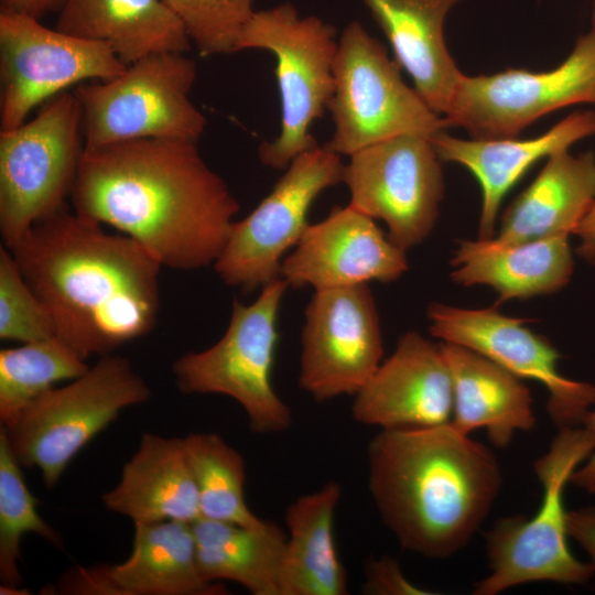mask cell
<instances>
[{"instance_id": "obj_1", "label": "cell", "mask_w": 595, "mask_h": 595, "mask_svg": "<svg viewBox=\"0 0 595 595\" xmlns=\"http://www.w3.org/2000/svg\"><path fill=\"white\" fill-rule=\"evenodd\" d=\"M196 144L149 138L84 149L73 212L131 237L162 267L214 264L240 206Z\"/></svg>"}, {"instance_id": "obj_2", "label": "cell", "mask_w": 595, "mask_h": 595, "mask_svg": "<svg viewBox=\"0 0 595 595\" xmlns=\"http://www.w3.org/2000/svg\"><path fill=\"white\" fill-rule=\"evenodd\" d=\"M10 250L56 337L82 359L115 354L155 327L162 264L131 237L65 207Z\"/></svg>"}, {"instance_id": "obj_3", "label": "cell", "mask_w": 595, "mask_h": 595, "mask_svg": "<svg viewBox=\"0 0 595 595\" xmlns=\"http://www.w3.org/2000/svg\"><path fill=\"white\" fill-rule=\"evenodd\" d=\"M368 488L399 544L428 559L462 551L502 487L494 452L450 422L380 430L367 447Z\"/></svg>"}, {"instance_id": "obj_4", "label": "cell", "mask_w": 595, "mask_h": 595, "mask_svg": "<svg viewBox=\"0 0 595 595\" xmlns=\"http://www.w3.org/2000/svg\"><path fill=\"white\" fill-rule=\"evenodd\" d=\"M593 410L584 424L559 430L536 459L533 470L542 486L537 512L500 518L486 532L489 573L474 584V595H497L534 582L583 585L593 578L591 563L570 550L564 507L572 474L595 451Z\"/></svg>"}, {"instance_id": "obj_5", "label": "cell", "mask_w": 595, "mask_h": 595, "mask_svg": "<svg viewBox=\"0 0 595 595\" xmlns=\"http://www.w3.org/2000/svg\"><path fill=\"white\" fill-rule=\"evenodd\" d=\"M151 390L130 360L98 357L82 376L35 399L6 431L23 468H36L44 486L57 485L69 463L126 408L145 402Z\"/></svg>"}, {"instance_id": "obj_6", "label": "cell", "mask_w": 595, "mask_h": 595, "mask_svg": "<svg viewBox=\"0 0 595 595\" xmlns=\"http://www.w3.org/2000/svg\"><path fill=\"white\" fill-rule=\"evenodd\" d=\"M288 288L279 278L264 285L251 304L234 300L223 337L207 349L186 353L174 361L177 389L186 394L216 393L234 399L253 433L289 430L292 411L272 385L277 321Z\"/></svg>"}, {"instance_id": "obj_7", "label": "cell", "mask_w": 595, "mask_h": 595, "mask_svg": "<svg viewBox=\"0 0 595 595\" xmlns=\"http://www.w3.org/2000/svg\"><path fill=\"white\" fill-rule=\"evenodd\" d=\"M196 75L184 53L162 52L77 86L84 149L149 138L197 143L207 120L190 99Z\"/></svg>"}, {"instance_id": "obj_8", "label": "cell", "mask_w": 595, "mask_h": 595, "mask_svg": "<svg viewBox=\"0 0 595 595\" xmlns=\"http://www.w3.org/2000/svg\"><path fill=\"white\" fill-rule=\"evenodd\" d=\"M400 68L359 22L345 28L333 64L334 91L327 109L335 130L326 149L349 156L396 136L432 138L448 127L403 82Z\"/></svg>"}, {"instance_id": "obj_9", "label": "cell", "mask_w": 595, "mask_h": 595, "mask_svg": "<svg viewBox=\"0 0 595 595\" xmlns=\"http://www.w3.org/2000/svg\"><path fill=\"white\" fill-rule=\"evenodd\" d=\"M335 35L332 25L316 17L301 18L290 3L255 11L244 26L237 51L267 50L277 58L281 131L260 144L262 164L285 170L295 156L318 145L310 128L334 91Z\"/></svg>"}, {"instance_id": "obj_10", "label": "cell", "mask_w": 595, "mask_h": 595, "mask_svg": "<svg viewBox=\"0 0 595 595\" xmlns=\"http://www.w3.org/2000/svg\"><path fill=\"white\" fill-rule=\"evenodd\" d=\"M84 152L74 93L48 99L30 121L0 132V231L12 248L39 220L65 208Z\"/></svg>"}, {"instance_id": "obj_11", "label": "cell", "mask_w": 595, "mask_h": 595, "mask_svg": "<svg viewBox=\"0 0 595 595\" xmlns=\"http://www.w3.org/2000/svg\"><path fill=\"white\" fill-rule=\"evenodd\" d=\"M583 102L595 104V24L551 71L462 74L443 118L475 139L513 138L542 116Z\"/></svg>"}, {"instance_id": "obj_12", "label": "cell", "mask_w": 595, "mask_h": 595, "mask_svg": "<svg viewBox=\"0 0 595 595\" xmlns=\"http://www.w3.org/2000/svg\"><path fill=\"white\" fill-rule=\"evenodd\" d=\"M343 170L340 155L324 145L295 156L269 195L247 217L234 221L214 263L223 282L251 293L281 278V258L310 225L312 203L342 182Z\"/></svg>"}, {"instance_id": "obj_13", "label": "cell", "mask_w": 595, "mask_h": 595, "mask_svg": "<svg viewBox=\"0 0 595 595\" xmlns=\"http://www.w3.org/2000/svg\"><path fill=\"white\" fill-rule=\"evenodd\" d=\"M441 160L431 138L400 134L368 145L344 165L349 206L381 219L389 240L408 249L431 234L444 193Z\"/></svg>"}, {"instance_id": "obj_14", "label": "cell", "mask_w": 595, "mask_h": 595, "mask_svg": "<svg viewBox=\"0 0 595 595\" xmlns=\"http://www.w3.org/2000/svg\"><path fill=\"white\" fill-rule=\"evenodd\" d=\"M126 68L106 42L0 10L1 131L23 125L31 110L67 87L88 79L109 80Z\"/></svg>"}, {"instance_id": "obj_15", "label": "cell", "mask_w": 595, "mask_h": 595, "mask_svg": "<svg viewBox=\"0 0 595 595\" xmlns=\"http://www.w3.org/2000/svg\"><path fill=\"white\" fill-rule=\"evenodd\" d=\"M430 332L442 340L469 348L520 379L540 382L548 390L547 411L558 430L585 423L595 409V386L564 377L561 355L543 336L528 328L527 320L507 316L496 307L462 309L432 303Z\"/></svg>"}, {"instance_id": "obj_16", "label": "cell", "mask_w": 595, "mask_h": 595, "mask_svg": "<svg viewBox=\"0 0 595 595\" xmlns=\"http://www.w3.org/2000/svg\"><path fill=\"white\" fill-rule=\"evenodd\" d=\"M299 385L315 401L355 396L381 364L376 302L367 284L317 290L305 309Z\"/></svg>"}, {"instance_id": "obj_17", "label": "cell", "mask_w": 595, "mask_h": 595, "mask_svg": "<svg viewBox=\"0 0 595 595\" xmlns=\"http://www.w3.org/2000/svg\"><path fill=\"white\" fill-rule=\"evenodd\" d=\"M408 270L405 251L392 244L370 216L335 206L309 225L295 250L282 261L290 288L317 290L392 282Z\"/></svg>"}, {"instance_id": "obj_18", "label": "cell", "mask_w": 595, "mask_h": 595, "mask_svg": "<svg viewBox=\"0 0 595 595\" xmlns=\"http://www.w3.org/2000/svg\"><path fill=\"white\" fill-rule=\"evenodd\" d=\"M453 383L436 345L408 332L394 351L355 394L354 420L380 430L419 429L451 422Z\"/></svg>"}, {"instance_id": "obj_19", "label": "cell", "mask_w": 595, "mask_h": 595, "mask_svg": "<svg viewBox=\"0 0 595 595\" xmlns=\"http://www.w3.org/2000/svg\"><path fill=\"white\" fill-rule=\"evenodd\" d=\"M595 134V112H573L547 132L530 139H459L441 131L431 138L441 161L459 164L482 190L479 239L495 236L500 204L508 191L539 160L569 150Z\"/></svg>"}, {"instance_id": "obj_20", "label": "cell", "mask_w": 595, "mask_h": 595, "mask_svg": "<svg viewBox=\"0 0 595 595\" xmlns=\"http://www.w3.org/2000/svg\"><path fill=\"white\" fill-rule=\"evenodd\" d=\"M102 502L133 523H193L199 519L198 491L184 440L144 432L118 484L102 495Z\"/></svg>"}, {"instance_id": "obj_21", "label": "cell", "mask_w": 595, "mask_h": 595, "mask_svg": "<svg viewBox=\"0 0 595 595\" xmlns=\"http://www.w3.org/2000/svg\"><path fill=\"white\" fill-rule=\"evenodd\" d=\"M387 36L394 60L426 105L444 117L463 74L444 39V21L461 0H363Z\"/></svg>"}, {"instance_id": "obj_22", "label": "cell", "mask_w": 595, "mask_h": 595, "mask_svg": "<svg viewBox=\"0 0 595 595\" xmlns=\"http://www.w3.org/2000/svg\"><path fill=\"white\" fill-rule=\"evenodd\" d=\"M453 383L451 424L461 433L485 429L496 447H506L537 419L522 379L489 358L459 345L441 343Z\"/></svg>"}, {"instance_id": "obj_23", "label": "cell", "mask_w": 595, "mask_h": 595, "mask_svg": "<svg viewBox=\"0 0 595 595\" xmlns=\"http://www.w3.org/2000/svg\"><path fill=\"white\" fill-rule=\"evenodd\" d=\"M451 264L454 282L491 286L499 303L554 293L570 281L574 268L565 236L521 242L464 240Z\"/></svg>"}, {"instance_id": "obj_24", "label": "cell", "mask_w": 595, "mask_h": 595, "mask_svg": "<svg viewBox=\"0 0 595 595\" xmlns=\"http://www.w3.org/2000/svg\"><path fill=\"white\" fill-rule=\"evenodd\" d=\"M533 182L509 205L499 231L502 242L574 234L595 202V155L553 153Z\"/></svg>"}, {"instance_id": "obj_25", "label": "cell", "mask_w": 595, "mask_h": 595, "mask_svg": "<svg viewBox=\"0 0 595 595\" xmlns=\"http://www.w3.org/2000/svg\"><path fill=\"white\" fill-rule=\"evenodd\" d=\"M55 29L108 43L127 66L155 53H185L192 44L163 0H66Z\"/></svg>"}, {"instance_id": "obj_26", "label": "cell", "mask_w": 595, "mask_h": 595, "mask_svg": "<svg viewBox=\"0 0 595 595\" xmlns=\"http://www.w3.org/2000/svg\"><path fill=\"white\" fill-rule=\"evenodd\" d=\"M110 594L217 595L226 588L199 572L192 523H134L132 551L122 563L101 565Z\"/></svg>"}, {"instance_id": "obj_27", "label": "cell", "mask_w": 595, "mask_h": 595, "mask_svg": "<svg viewBox=\"0 0 595 595\" xmlns=\"http://www.w3.org/2000/svg\"><path fill=\"white\" fill-rule=\"evenodd\" d=\"M340 497V485L331 480L289 505L280 595L348 594V576L334 536L335 510Z\"/></svg>"}, {"instance_id": "obj_28", "label": "cell", "mask_w": 595, "mask_h": 595, "mask_svg": "<svg viewBox=\"0 0 595 595\" xmlns=\"http://www.w3.org/2000/svg\"><path fill=\"white\" fill-rule=\"evenodd\" d=\"M192 528L205 581H230L253 595H280L286 536L277 523L262 520L247 527L199 518Z\"/></svg>"}, {"instance_id": "obj_29", "label": "cell", "mask_w": 595, "mask_h": 595, "mask_svg": "<svg viewBox=\"0 0 595 595\" xmlns=\"http://www.w3.org/2000/svg\"><path fill=\"white\" fill-rule=\"evenodd\" d=\"M89 368L57 337L0 350V425H11L40 396L56 383Z\"/></svg>"}, {"instance_id": "obj_30", "label": "cell", "mask_w": 595, "mask_h": 595, "mask_svg": "<svg viewBox=\"0 0 595 595\" xmlns=\"http://www.w3.org/2000/svg\"><path fill=\"white\" fill-rule=\"evenodd\" d=\"M196 483L201 518L240 526L262 519L245 498L246 464L241 454L217 433H191L183 437Z\"/></svg>"}, {"instance_id": "obj_31", "label": "cell", "mask_w": 595, "mask_h": 595, "mask_svg": "<svg viewBox=\"0 0 595 595\" xmlns=\"http://www.w3.org/2000/svg\"><path fill=\"white\" fill-rule=\"evenodd\" d=\"M22 468L0 426V580L18 587L22 582L20 542L25 533H35L57 548L63 545L61 534L39 513V501L29 490Z\"/></svg>"}, {"instance_id": "obj_32", "label": "cell", "mask_w": 595, "mask_h": 595, "mask_svg": "<svg viewBox=\"0 0 595 595\" xmlns=\"http://www.w3.org/2000/svg\"><path fill=\"white\" fill-rule=\"evenodd\" d=\"M203 56L237 52L253 0H163Z\"/></svg>"}, {"instance_id": "obj_33", "label": "cell", "mask_w": 595, "mask_h": 595, "mask_svg": "<svg viewBox=\"0 0 595 595\" xmlns=\"http://www.w3.org/2000/svg\"><path fill=\"white\" fill-rule=\"evenodd\" d=\"M56 337L52 317L23 278L9 248L0 246V338L31 343Z\"/></svg>"}, {"instance_id": "obj_34", "label": "cell", "mask_w": 595, "mask_h": 595, "mask_svg": "<svg viewBox=\"0 0 595 595\" xmlns=\"http://www.w3.org/2000/svg\"><path fill=\"white\" fill-rule=\"evenodd\" d=\"M361 589L369 595L430 594L412 584L402 573L399 563L388 555L367 564Z\"/></svg>"}, {"instance_id": "obj_35", "label": "cell", "mask_w": 595, "mask_h": 595, "mask_svg": "<svg viewBox=\"0 0 595 595\" xmlns=\"http://www.w3.org/2000/svg\"><path fill=\"white\" fill-rule=\"evenodd\" d=\"M566 526L569 537L587 553L595 570V507L567 510Z\"/></svg>"}, {"instance_id": "obj_36", "label": "cell", "mask_w": 595, "mask_h": 595, "mask_svg": "<svg viewBox=\"0 0 595 595\" xmlns=\"http://www.w3.org/2000/svg\"><path fill=\"white\" fill-rule=\"evenodd\" d=\"M66 0H0L1 10L22 13L40 20L60 11Z\"/></svg>"}, {"instance_id": "obj_37", "label": "cell", "mask_w": 595, "mask_h": 595, "mask_svg": "<svg viewBox=\"0 0 595 595\" xmlns=\"http://www.w3.org/2000/svg\"><path fill=\"white\" fill-rule=\"evenodd\" d=\"M574 234L580 238L576 249L578 256L588 262H595V202L575 228Z\"/></svg>"}, {"instance_id": "obj_38", "label": "cell", "mask_w": 595, "mask_h": 595, "mask_svg": "<svg viewBox=\"0 0 595 595\" xmlns=\"http://www.w3.org/2000/svg\"><path fill=\"white\" fill-rule=\"evenodd\" d=\"M593 413L595 415V409ZM570 484L589 495H595V451L574 470Z\"/></svg>"}]
</instances>
